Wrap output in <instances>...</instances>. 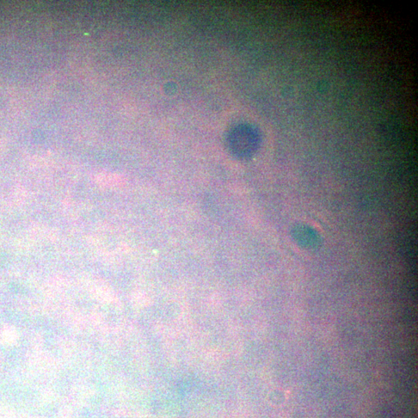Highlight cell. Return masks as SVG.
Here are the masks:
<instances>
[{"label": "cell", "instance_id": "6da1fadb", "mask_svg": "<svg viewBox=\"0 0 418 418\" xmlns=\"http://www.w3.org/2000/svg\"><path fill=\"white\" fill-rule=\"evenodd\" d=\"M292 236L300 247L307 250H316L322 247V239L318 232L305 224L293 227Z\"/></svg>", "mask_w": 418, "mask_h": 418}]
</instances>
